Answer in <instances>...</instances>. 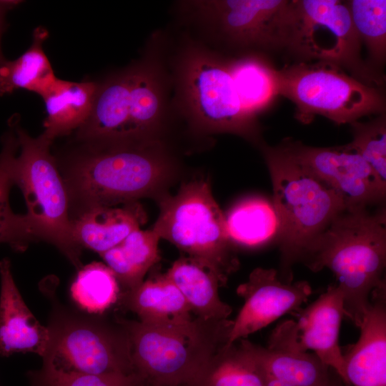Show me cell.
<instances>
[{
	"instance_id": "obj_6",
	"label": "cell",
	"mask_w": 386,
	"mask_h": 386,
	"mask_svg": "<svg viewBox=\"0 0 386 386\" xmlns=\"http://www.w3.org/2000/svg\"><path fill=\"white\" fill-rule=\"evenodd\" d=\"M362 46L346 1H288L282 22L280 51L292 57L293 62L330 63L363 84L380 88L384 77L363 60Z\"/></svg>"
},
{
	"instance_id": "obj_33",
	"label": "cell",
	"mask_w": 386,
	"mask_h": 386,
	"mask_svg": "<svg viewBox=\"0 0 386 386\" xmlns=\"http://www.w3.org/2000/svg\"><path fill=\"white\" fill-rule=\"evenodd\" d=\"M19 3L18 1H0V39L3 31L4 16L6 13ZM5 61L0 49V64Z\"/></svg>"
},
{
	"instance_id": "obj_7",
	"label": "cell",
	"mask_w": 386,
	"mask_h": 386,
	"mask_svg": "<svg viewBox=\"0 0 386 386\" xmlns=\"http://www.w3.org/2000/svg\"><path fill=\"white\" fill-rule=\"evenodd\" d=\"M288 0H184L175 4L183 29L227 56L280 52Z\"/></svg>"
},
{
	"instance_id": "obj_27",
	"label": "cell",
	"mask_w": 386,
	"mask_h": 386,
	"mask_svg": "<svg viewBox=\"0 0 386 386\" xmlns=\"http://www.w3.org/2000/svg\"><path fill=\"white\" fill-rule=\"evenodd\" d=\"M228 236L232 243L258 247L278 237L279 221L273 203L262 197L244 199L225 215Z\"/></svg>"
},
{
	"instance_id": "obj_20",
	"label": "cell",
	"mask_w": 386,
	"mask_h": 386,
	"mask_svg": "<svg viewBox=\"0 0 386 386\" xmlns=\"http://www.w3.org/2000/svg\"><path fill=\"white\" fill-rule=\"evenodd\" d=\"M119 300L139 321L150 325L179 326L194 318L184 296L166 274L121 292Z\"/></svg>"
},
{
	"instance_id": "obj_2",
	"label": "cell",
	"mask_w": 386,
	"mask_h": 386,
	"mask_svg": "<svg viewBox=\"0 0 386 386\" xmlns=\"http://www.w3.org/2000/svg\"><path fill=\"white\" fill-rule=\"evenodd\" d=\"M303 262L312 272L327 268L334 274L345 317L358 327L372 294L386 287L385 209L345 210L320 235Z\"/></svg>"
},
{
	"instance_id": "obj_29",
	"label": "cell",
	"mask_w": 386,
	"mask_h": 386,
	"mask_svg": "<svg viewBox=\"0 0 386 386\" xmlns=\"http://www.w3.org/2000/svg\"><path fill=\"white\" fill-rule=\"evenodd\" d=\"M120 286L112 270L94 262L81 267L71 287L76 304L90 313L102 314L117 302Z\"/></svg>"
},
{
	"instance_id": "obj_8",
	"label": "cell",
	"mask_w": 386,
	"mask_h": 386,
	"mask_svg": "<svg viewBox=\"0 0 386 386\" xmlns=\"http://www.w3.org/2000/svg\"><path fill=\"white\" fill-rule=\"evenodd\" d=\"M152 229L212 272L221 286L239 267L227 231L225 215L214 199L209 184L195 180L184 184L174 196L163 197Z\"/></svg>"
},
{
	"instance_id": "obj_30",
	"label": "cell",
	"mask_w": 386,
	"mask_h": 386,
	"mask_svg": "<svg viewBox=\"0 0 386 386\" xmlns=\"http://www.w3.org/2000/svg\"><path fill=\"white\" fill-rule=\"evenodd\" d=\"M352 21L368 53L367 65L380 74L386 57V1H347Z\"/></svg>"
},
{
	"instance_id": "obj_4",
	"label": "cell",
	"mask_w": 386,
	"mask_h": 386,
	"mask_svg": "<svg viewBox=\"0 0 386 386\" xmlns=\"http://www.w3.org/2000/svg\"><path fill=\"white\" fill-rule=\"evenodd\" d=\"M279 221L280 279L292 282V266L303 261L332 221L347 210L332 187L290 157L279 146L262 144Z\"/></svg>"
},
{
	"instance_id": "obj_11",
	"label": "cell",
	"mask_w": 386,
	"mask_h": 386,
	"mask_svg": "<svg viewBox=\"0 0 386 386\" xmlns=\"http://www.w3.org/2000/svg\"><path fill=\"white\" fill-rule=\"evenodd\" d=\"M43 366L65 373H136L125 327L102 319L59 316L47 327Z\"/></svg>"
},
{
	"instance_id": "obj_3",
	"label": "cell",
	"mask_w": 386,
	"mask_h": 386,
	"mask_svg": "<svg viewBox=\"0 0 386 386\" xmlns=\"http://www.w3.org/2000/svg\"><path fill=\"white\" fill-rule=\"evenodd\" d=\"M86 147L70 161L64 179L69 202L72 198L83 210L134 202L157 191L170 171L162 141Z\"/></svg>"
},
{
	"instance_id": "obj_26",
	"label": "cell",
	"mask_w": 386,
	"mask_h": 386,
	"mask_svg": "<svg viewBox=\"0 0 386 386\" xmlns=\"http://www.w3.org/2000/svg\"><path fill=\"white\" fill-rule=\"evenodd\" d=\"M48 32L41 27L34 31L31 46L18 59L0 64L1 95L24 89L41 96L57 79L43 49Z\"/></svg>"
},
{
	"instance_id": "obj_35",
	"label": "cell",
	"mask_w": 386,
	"mask_h": 386,
	"mask_svg": "<svg viewBox=\"0 0 386 386\" xmlns=\"http://www.w3.org/2000/svg\"><path fill=\"white\" fill-rule=\"evenodd\" d=\"M0 95H1V89H0Z\"/></svg>"
},
{
	"instance_id": "obj_18",
	"label": "cell",
	"mask_w": 386,
	"mask_h": 386,
	"mask_svg": "<svg viewBox=\"0 0 386 386\" xmlns=\"http://www.w3.org/2000/svg\"><path fill=\"white\" fill-rule=\"evenodd\" d=\"M132 66L98 84L91 111L78 129L76 137L85 144L126 142Z\"/></svg>"
},
{
	"instance_id": "obj_17",
	"label": "cell",
	"mask_w": 386,
	"mask_h": 386,
	"mask_svg": "<svg viewBox=\"0 0 386 386\" xmlns=\"http://www.w3.org/2000/svg\"><path fill=\"white\" fill-rule=\"evenodd\" d=\"M49 340L47 327L36 319L14 279L8 258L0 261V355L33 352L41 357Z\"/></svg>"
},
{
	"instance_id": "obj_23",
	"label": "cell",
	"mask_w": 386,
	"mask_h": 386,
	"mask_svg": "<svg viewBox=\"0 0 386 386\" xmlns=\"http://www.w3.org/2000/svg\"><path fill=\"white\" fill-rule=\"evenodd\" d=\"M227 61L243 109L257 118L279 96L277 69L258 53L227 56Z\"/></svg>"
},
{
	"instance_id": "obj_14",
	"label": "cell",
	"mask_w": 386,
	"mask_h": 386,
	"mask_svg": "<svg viewBox=\"0 0 386 386\" xmlns=\"http://www.w3.org/2000/svg\"><path fill=\"white\" fill-rule=\"evenodd\" d=\"M297 337L305 350H311L349 386L345 374L344 353L340 346V330L345 316L344 299L335 284L305 309L298 312Z\"/></svg>"
},
{
	"instance_id": "obj_32",
	"label": "cell",
	"mask_w": 386,
	"mask_h": 386,
	"mask_svg": "<svg viewBox=\"0 0 386 386\" xmlns=\"http://www.w3.org/2000/svg\"><path fill=\"white\" fill-rule=\"evenodd\" d=\"M31 386H144L137 374L86 375L65 373L42 366L29 373Z\"/></svg>"
},
{
	"instance_id": "obj_24",
	"label": "cell",
	"mask_w": 386,
	"mask_h": 386,
	"mask_svg": "<svg viewBox=\"0 0 386 386\" xmlns=\"http://www.w3.org/2000/svg\"><path fill=\"white\" fill-rule=\"evenodd\" d=\"M159 239L152 229H139L99 254L112 270L124 291L140 285L147 272L159 261Z\"/></svg>"
},
{
	"instance_id": "obj_5",
	"label": "cell",
	"mask_w": 386,
	"mask_h": 386,
	"mask_svg": "<svg viewBox=\"0 0 386 386\" xmlns=\"http://www.w3.org/2000/svg\"><path fill=\"white\" fill-rule=\"evenodd\" d=\"M130 342L135 372L144 386H196L228 343L232 320L194 317L179 326H154L117 319Z\"/></svg>"
},
{
	"instance_id": "obj_31",
	"label": "cell",
	"mask_w": 386,
	"mask_h": 386,
	"mask_svg": "<svg viewBox=\"0 0 386 386\" xmlns=\"http://www.w3.org/2000/svg\"><path fill=\"white\" fill-rule=\"evenodd\" d=\"M352 140L345 146L367 164L380 187L386 192V116L378 114L366 122L350 124Z\"/></svg>"
},
{
	"instance_id": "obj_25",
	"label": "cell",
	"mask_w": 386,
	"mask_h": 386,
	"mask_svg": "<svg viewBox=\"0 0 386 386\" xmlns=\"http://www.w3.org/2000/svg\"><path fill=\"white\" fill-rule=\"evenodd\" d=\"M264 382L254 344L240 339L215 355L196 386H265Z\"/></svg>"
},
{
	"instance_id": "obj_19",
	"label": "cell",
	"mask_w": 386,
	"mask_h": 386,
	"mask_svg": "<svg viewBox=\"0 0 386 386\" xmlns=\"http://www.w3.org/2000/svg\"><path fill=\"white\" fill-rule=\"evenodd\" d=\"M142 207L135 202L124 207L95 206L83 210L71 219V234L75 245L101 254L139 229L145 222Z\"/></svg>"
},
{
	"instance_id": "obj_13",
	"label": "cell",
	"mask_w": 386,
	"mask_h": 386,
	"mask_svg": "<svg viewBox=\"0 0 386 386\" xmlns=\"http://www.w3.org/2000/svg\"><path fill=\"white\" fill-rule=\"evenodd\" d=\"M237 293L244 305L234 320L227 344H232L266 327L282 316L298 312L312 293L305 281L286 282L274 269L258 267Z\"/></svg>"
},
{
	"instance_id": "obj_15",
	"label": "cell",
	"mask_w": 386,
	"mask_h": 386,
	"mask_svg": "<svg viewBox=\"0 0 386 386\" xmlns=\"http://www.w3.org/2000/svg\"><path fill=\"white\" fill-rule=\"evenodd\" d=\"M264 370L292 386H340L331 369L314 353L301 347L296 322L286 320L272 331L266 347L254 344Z\"/></svg>"
},
{
	"instance_id": "obj_10",
	"label": "cell",
	"mask_w": 386,
	"mask_h": 386,
	"mask_svg": "<svg viewBox=\"0 0 386 386\" xmlns=\"http://www.w3.org/2000/svg\"><path fill=\"white\" fill-rule=\"evenodd\" d=\"M279 96L296 106L295 118L310 123L316 115L337 124L380 114L385 98L380 88L368 86L334 64L292 62L277 69Z\"/></svg>"
},
{
	"instance_id": "obj_22",
	"label": "cell",
	"mask_w": 386,
	"mask_h": 386,
	"mask_svg": "<svg viewBox=\"0 0 386 386\" xmlns=\"http://www.w3.org/2000/svg\"><path fill=\"white\" fill-rule=\"evenodd\" d=\"M165 274L182 294L195 317L228 320L232 307L221 300L220 282L209 269L189 257H181Z\"/></svg>"
},
{
	"instance_id": "obj_34",
	"label": "cell",
	"mask_w": 386,
	"mask_h": 386,
	"mask_svg": "<svg viewBox=\"0 0 386 386\" xmlns=\"http://www.w3.org/2000/svg\"><path fill=\"white\" fill-rule=\"evenodd\" d=\"M265 386H292L291 385L274 377L264 371Z\"/></svg>"
},
{
	"instance_id": "obj_28",
	"label": "cell",
	"mask_w": 386,
	"mask_h": 386,
	"mask_svg": "<svg viewBox=\"0 0 386 386\" xmlns=\"http://www.w3.org/2000/svg\"><path fill=\"white\" fill-rule=\"evenodd\" d=\"M18 149L16 134H6L0 153V243L23 251L36 239L26 214H15L9 203L10 189L14 184L12 167Z\"/></svg>"
},
{
	"instance_id": "obj_1",
	"label": "cell",
	"mask_w": 386,
	"mask_h": 386,
	"mask_svg": "<svg viewBox=\"0 0 386 386\" xmlns=\"http://www.w3.org/2000/svg\"><path fill=\"white\" fill-rule=\"evenodd\" d=\"M162 42L174 117L199 132L229 133L262 144L257 118L243 109L227 56L183 29L177 36L162 31Z\"/></svg>"
},
{
	"instance_id": "obj_12",
	"label": "cell",
	"mask_w": 386,
	"mask_h": 386,
	"mask_svg": "<svg viewBox=\"0 0 386 386\" xmlns=\"http://www.w3.org/2000/svg\"><path fill=\"white\" fill-rule=\"evenodd\" d=\"M279 147L295 162L323 181L343 199L347 210L382 203L386 192L365 161L345 144L317 147L286 139Z\"/></svg>"
},
{
	"instance_id": "obj_9",
	"label": "cell",
	"mask_w": 386,
	"mask_h": 386,
	"mask_svg": "<svg viewBox=\"0 0 386 386\" xmlns=\"http://www.w3.org/2000/svg\"><path fill=\"white\" fill-rule=\"evenodd\" d=\"M16 136L20 154L13 163L12 180L23 193L36 239L54 244L79 267L81 250L72 239L67 189L50 152L53 141L43 134L31 137L20 127Z\"/></svg>"
},
{
	"instance_id": "obj_16",
	"label": "cell",
	"mask_w": 386,
	"mask_h": 386,
	"mask_svg": "<svg viewBox=\"0 0 386 386\" xmlns=\"http://www.w3.org/2000/svg\"><path fill=\"white\" fill-rule=\"evenodd\" d=\"M358 327V340L344 354L348 385L386 386V287L372 294Z\"/></svg>"
},
{
	"instance_id": "obj_21",
	"label": "cell",
	"mask_w": 386,
	"mask_h": 386,
	"mask_svg": "<svg viewBox=\"0 0 386 386\" xmlns=\"http://www.w3.org/2000/svg\"><path fill=\"white\" fill-rule=\"evenodd\" d=\"M99 83L74 82L57 78L41 96L46 117L43 134L51 141L78 129L87 119Z\"/></svg>"
}]
</instances>
